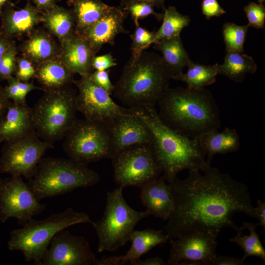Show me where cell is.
I'll return each instance as SVG.
<instances>
[{"mask_svg":"<svg viewBox=\"0 0 265 265\" xmlns=\"http://www.w3.org/2000/svg\"><path fill=\"white\" fill-rule=\"evenodd\" d=\"M63 148L69 157L87 165L115 155L108 126L102 122L76 119L64 137Z\"/></svg>","mask_w":265,"mask_h":265,"instance_id":"obj_9","label":"cell"},{"mask_svg":"<svg viewBox=\"0 0 265 265\" xmlns=\"http://www.w3.org/2000/svg\"><path fill=\"white\" fill-rule=\"evenodd\" d=\"M129 108L150 128L153 135L151 145L167 182H172L183 170L201 171L210 165L197 140L185 136L164 124L155 107Z\"/></svg>","mask_w":265,"mask_h":265,"instance_id":"obj_3","label":"cell"},{"mask_svg":"<svg viewBox=\"0 0 265 265\" xmlns=\"http://www.w3.org/2000/svg\"><path fill=\"white\" fill-rule=\"evenodd\" d=\"M42 23L48 32L61 42L75 33L76 24L70 10L57 4L42 12Z\"/></svg>","mask_w":265,"mask_h":265,"instance_id":"obj_28","label":"cell"},{"mask_svg":"<svg viewBox=\"0 0 265 265\" xmlns=\"http://www.w3.org/2000/svg\"><path fill=\"white\" fill-rule=\"evenodd\" d=\"M75 21V32L81 34L103 16L111 8L102 0H68Z\"/></svg>","mask_w":265,"mask_h":265,"instance_id":"obj_25","label":"cell"},{"mask_svg":"<svg viewBox=\"0 0 265 265\" xmlns=\"http://www.w3.org/2000/svg\"><path fill=\"white\" fill-rule=\"evenodd\" d=\"M60 43L58 57L72 74L85 77L93 72L92 63L96 53L80 35L75 32Z\"/></svg>","mask_w":265,"mask_h":265,"instance_id":"obj_20","label":"cell"},{"mask_svg":"<svg viewBox=\"0 0 265 265\" xmlns=\"http://www.w3.org/2000/svg\"><path fill=\"white\" fill-rule=\"evenodd\" d=\"M32 108L11 101L0 117V141L9 142L35 133Z\"/></svg>","mask_w":265,"mask_h":265,"instance_id":"obj_19","label":"cell"},{"mask_svg":"<svg viewBox=\"0 0 265 265\" xmlns=\"http://www.w3.org/2000/svg\"><path fill=\"white\" fill-rule=\"evenodd\" d=\"M108 128L111 135L115 155L132 146L152 143L153 135L150 128L129 108L126 113L115 119Z\"/></svg>","mask_w":265,"mask_h":265,"instance_id":"obj_16","label":"cell"},{"mask_svg":"<svg viewBox=\"0 0 265 265\" xmlns=\"http://www.w3.org/2000/svg\"><path fill=\"white\" fill-rule=\"evenodd\" d=\"M34 5L42 12L47 11L56 5L57 0H30Z\"/></svg>","mask_w":265,"mask_h":265,"instance_id":"obj_46","label":"cell"},{"mask_svg":"<svg viewBox=\"0 0 265 265\" xmlns=\"http://www.w3.org/2000/svg\"><path fill=\"white\" fill-rule=\"evenodd\" d=\"M1 35V33H0V36Z\"/></svg>","mask_w":265,"mask_h":265,"instance_id":"obj_51","label":"cell"},{"mask_svg":"<svg viewBox=\"0 0 265 265\" xmlns=\"http://www.w3.org/2000/svg\"><path fill=\"white\" fill-rule=\"evenodd\" d=\"M130 265H164L165 263L163 260L159 257H155L148 258L145 260H140V259Z\"/></svg>","mask_w":265,"mask_h":265,"instance_id":"obj_47","label":"cell"},{"mask_svg":"<svg viewBox=\"0 0 265 265\" xmlns=\"http://www.w3.org/2000/svg\"><path fill=\"white\" fill-rule=\"evenodd\" d=\"M157 104L161 121L188 138L195 139L221 126L215 100L212 93L205 88H167Z\"/></svg>","mask_w":265,"mask_h":265,"instance_id":"obj_2","label":"cell"},{"mask_svg":"<svg viewBox=\"0 0 265 265\" xmlns=\"http://www.w3.org/2000/svg\"><path fill=\"white\" fill-rule=\"evenodd\" d=\"M39 201L22 176H11L0 179L1 222L13 217L23 225L46 209V205Z\"/></svg>","mask_w":265,"mask_h":265,"instance_id":"obj_12","label":"cell"},{"mask_svg":"<svg viewBox=\"0 0 265 265\" xmlns=\"http://www.w3.org/2000/svg\"><path fill=\"white\" fill-rule=\"evenodd\" d=\"M28 35L20 49L23 56L35 66L58 57L60 46L57 45L49 32L43 29H35Z\"/></svg>","mask_w":265,"mask_h":265,"instance_id":"obj_23","label":"cell"},{"mask_svg":"<svg viewBox=\"0 0 265 265\" xmlns=\"http://www.w3.org/2000/svg\"><path fill=\"white\" fill-rule=\"evenodd\" d=\"M115 60L110 53L95 56L92 61L93 70H106L117 65Z\"/></svg>","mask_w":265,"mask_h":265,"instance_id":"obj_42","label":"cell"},{"mask_svg":"<svg viewBox=\"0 0 265 265\" xmlns=\"http://www.w3.org/2000/svg\"><path fill=\"white\" fill-rule=\"evenodd\" d=\"M109 70H95L90 75L91 79L98 85L105 89L109 95H111L114 89L109 78Z\"/></svg>","mask_w":265,"mask_h":265,"instance_id":"obj_40","label":"cell"},{"mask_svg":"<svg viewBox=\"0 0 265 265\" xmlns=\"http://www.w3.org/2000/svg\"><path fill=\"white\" fill-rule=\"evenodd\" d=\"M201 171L189 170L186 179L176 177L169 183L174 207L164 227L169 240L194 232L217 238L225 227L243 231L234 222V215L241 212L254 217V207L244 184L211 165Z\"/></svg>","mask_w":265,"mask_h":265,"instance_id":"obj_1","label":"cell"},{"mask_svg":"<svg viewBox=\"0 0 265 265\" xmlns=\"http://www.w3.org/2000/svg\"><path fill=\"white\" fill-rule=\"evenodd\" d=\"M1 143V142L0 141V143Z\"/></svg>","mask_w":265,"mask_h":265,"instance_id":"obj_53","label":"cell"},{"mask_svg":"<svg viewBox=\"0 0 265 265\" xmlns=\"http://www.w3.org/2000/svg\"><path fill=\"white\" fill-rule=\"evenodd\" d=\"M73 83L78 88V111L85 119L105 124L107 126L117 117L126 113L128 108L116 104L105 89L96 84L89 76L81 77Z\"/></svg>","mask_w":265,"mask_h":265,"instance_id":"obj_13","label":"cell"},{"mask_svg":"<svg viewBox=\"0 0 265 265\" xmlns=\"http://www.w3.org/2000/svg\"><path fill=\"white\" fill-rule=\"evenodd\" d=\"M8 3L11 2H9V0H0V16L1 14L4 6Z\"/></svg>","mask_w":265,"mask_h":265,"instance_id":"obj_49","label":"cell"},{"mask_svg":"<svg viewBox=\"0 0 265 265\" xmlns=\"http://www.w3.org/2000/svg\"><path fill=\"white\" fill-rule=\"evenodd\" d=\"M119 186L106 194V205L102 218L91 223L98 239V252H113L130 241L135 226L150 215L146 210L139 212L131 208Z\"/></svg>","mask_w":265,"mask_h":265,"instance_id":"obj_8","label":"cell"},{"mask_svg":"<svg viewBox=\"0 0 265 265\" xmlns=\"http://www.w3.org/2000/svg\"><path fill=\"white\" fill-rule=\"evenodd\" d=\"M153 48L161 52V57L173 80L183 73L190 60L180 36L159 40L154 44Z\"/></svg>","mask_w":265,"mask_h":265,"instance_id":"obj_27","label":"cell"},{"mask_svg":"<svg viewBox=\"0 0 265 265\" xmlns=\"http://www.w3.org/2000/svg\"><path fill=\"white\" fill-rule=\"evenodd\" d=\"M18 48L15 42L0 58V80H7L14 75L17 68Z\"/></svg>","mask_w":265,"mask_h":265,"instance_id":"obj_37","label":"cell"},{"mask_svg":"<svg viewBox=\"0 0 265 265\" xmlns=\"http://www.w3.org/2000/svg\"><path fill=\"white\" fill-rule=\"evenodd\" d=\"M123 9L131 15L136 26H139V19L144 18L150 15L155 16L158 21L162 20L163 17V14L156 12L154 6L147 2H133Z\"/></svg>","mask_w":265,"mask_h":265,"instance_id":"obj_36","label":"cell"},{"mask_svg":"<svg viewBox=\"0 0 265 265\" xmlns=\"http://www.w3.org/2000/svg\"><path fill=\"white\" fill-rule=\"evenodd\" d=\"M245 259L231 256H216L212 265H243Z\"/></svg>","mask_w":265,"mask_h":265,"instance_id":"obj_43","label":"cell"},{"mask_svg":"<svg viewBox=\"0 0 265 265\" xmlns=\"http://www.w3.org/2000/svg\"><path fill=\"white\" fill-rule=\"evenodd\" d=\"M169 240L162 230L146 228L142 230H133L130 241L132 245L128 252L123 255L104 257L97 260L95 265H123L139 260L155 246L165 243Z\"/></svg>","mask_w":265,"mask_h":265,"instance_id":"obj_21","label":"cell"},{"mask_svg":"<svg viewBox=\"0 0 265 265\" xmlns=\"http://www.w3.org/2000/svg\"><path fill=\"white\" fill-rule=\"evenodd\" d=\"M8 84L4 87L6 97L9 100L19 103L26 104L27 95L35 89H43L36 86L32 82H24L13 76L7 80Z\"/></svg>","mask_w":265,"mask_h":265,"instance_id":"obj_34","label":"cell"},{"mask_svg":"<svg viewBox=\"0 0 265 265\" xmlns=\"http://www.w3.org/2000/svg\"><path fill=\"white\" fill-rule=\"evenodd\" d=\"M135 2H147L152 5L154 7L160 8L163 10H164L165 9L164 6L165 0H121L119 6L122 8H123L129 4Z\"/></svg>","mask_w":265,"mask_h":265,"instance_id":"obj_45","label":"cell"},{"mask_svg":"<svg viewBox=\"0 0 265 265\" xmlns=\"http://www.w3.org/2000/svg\"><path fill=\"white\" fill-rule=\"evenodd\" d=\"M100 179L87 165L72 159L48 157L41 159L27 184L40 200L94 186Z\"/></svg>","mask_w":265,"mask_h":265,"instance_id":"obj_5","label":"cell"},{"mask_svg":"<svg viewBox=\"0 0 265 265\" xmlns=\"http://www.w3.org/2000/svg\"><path fill=\"white\" fill-rule=\"evenodd\" d=\"M128 15L119 6H111L104 16L80 35L97 53L104 45H113L118 34L128 32L124 27Z\"/></svg>","mask_w":265,"mask_h":265,"instance_id":"obj_18","label":"cell"},{"mask_svg":"<svg viewBox=\"0 0 265 265\" xmlns=\"http://www.w3.org/2000/svg\"><path fill=\"white\" fill-rule=\"evenodd\" d=\"M42 12L30 0L22 8H14L12 3L6 4L0 16L1 35L13 39L29 35L41 22Z\"/></svg>","mask_w":265,"mask_h":265,"instance_id":"obj_17","label":"cell"},{"mask_svg":"<svg viewBox=\"0 0 265 265\" xmlns=\"http://www.w3.org/2000/svg\"><path fill=\"white\" fill-rule=\"evenodd\" d=\"M89 215L68 208L64 211L54 213L46 219L31 218L20 229L10 232L8 249L18 250L24 255L26 262L40 265L54 236L60 231L79 223H91Z\"/></svg>","mask_w":265,"mask_h":265,"instance_id":"obj_6","label":"cell"},{"mask_svg":"<svg viewBox=\"0 0 265 265\" xmlns=\"http://www.w3.org/2000/svg\"><path fill=\"white\" fill-rule=\"evenodd\" d=\"M257 206L254 208V217L259 221L257 226L261 225L265 229V202L260 199L257 201Z\"/></svg>","mask_w":265,"mask_h":265,"instance_id":"obj_44","label":"cell"},{"mask_svg":"<svg viewBox=\"0 0 265 265\" xmlns=\"http://www.w3.org/2000/svg\"><path fill=\"white\" fill-rule=\"evenodd\" d=\"M34 78L43 86L44 91L56 89L73 82V74L59 57L35 66Z\"/></svg>","mask_w":265,"mask_h":265,"instance_id":"obj_26","label":"cell"},{"mask_svg":"<svg viewBox=\"0 0 265 265\" xmlns=\"http://www.w3.org/2000/svg\"><path fill=\"white\" fill-rule=\"evenodd\" d=\"M97 260L83 237L63 229L52 238L40 265H95Z\"/></svg>","mask_w":265,"mask_h":265,"instance_id":"obj_14","label":"cell"},{"mask_svg":"<svg viewBox=\"0 0 265 265\" xmlns=\"http://www.w3.org/2000/svg\"><path fill=\"white\" fill-rule=\"evenodd\" d=\"M163 176L152 181L141 187L140 198L146 210L155 217L168 220L174 207L170 184Z\"/></svg>","mask_w":265,"mask_h":265,"instance_id":"obj_22","label":"cell"},{"mask_svg":"<svg viewBox=\"0 0 265 265\" xmlns=\"http://www.w3.org/2000/svg\"><path fill=\"white\" fill-rule=\"evenodd\" d=\"M130 37L132 39V55L130 60L132 61L137 59L144 50L156 42V32L150 31L140 26H136Z\"/></svg>","mask_w":265,"mask_h":265,"instance_id":"obj_35","label":"cell"},{"mask_svg":"<svg viewBox=\"0 0 265 265\" xmlns=\"http://www.w3.org/2000/svg\"><path fill=\"white\" fill-rule=\"evenodd\" d=\"M111 159L114 180L123 188L131 186L141 188L162 173L151 145L131 146Z\"/></svg>","mask_w":265,"mask_h":265,"instance_id":"obj_10","label":"cell"},{"mask_svg":"<svg viewBox=\"0 0 265 265\" xmlns=\"http://www.w3.org/2000/svg\"><path fill=\"white\" fill-rule=\"evenodd\" d=\"M172 77L161 56L143 52L124 65L113 93L128 108L155 107Z\"/></svg>","mask_w":265,"mask_h":265,"instance_id":"obj_4","label":"cell"},{"mask_svg":"<svg viewBox=\"0 0 265 265\" xmlns=\"http://www.w3.org/2000/svg\"><path fill=\"white\" fill-rule=\"evenodd\" d=\"M218 64L205 65L189 60L186 73H182L174 80H180L186 85V87L201 89L213 84L218 75Z\"/></svg>","mask_w":265,"mask_h":265,"instance_id":"obj_30","label":"cell"},{"mask_svg":"<svg viewBox=\"0 0 265 265\" xmlns=\"http://www.w3.org/2000/svg\"><path fill=\"white\" fill-rule=\"evenodd\" d=\"M0 36H1V35L0 36Z\"/></svg>","mask_w":265,"mask_h":265,"instance_id":"obj_52","label":"cell"},{"mask_svg":"<svg viewBox=\"0 0 265 265\" xmlns=\"http://www.w3.org/2000/svg\"><path fill=\"white\" fill-rule=\"evenodd\" d=\"M68 85L44 91L32 108L36 134L52 144L64 138L77 119V93Z\"/></svg>","mask_w":265,"mask_h":265,"instance_id":"obj_7","label":"cell"},{"mask_svg":"<svg viewBox=\"0 0 265 265\" xmlns=\"http://www.w3.org/2000/svg\"><path fill=\"white\" fill-rule=\"evenodd\" d=\"M164 11L162 24L156 32V42L162 39L180 36L182 30L188 26L190 22L188 16L179 12L175 6H169Z\"/></svg>","mask_w":265,"mask_h":265,"instance_id":"obj_31","label":"cell"},{"mask_svg":"<svg viewBox=\"0 0 265 265\" xmlns=\"http://www.w3.org/2000/svg\"><path fill=\"white\" fill-rule=\"evenodd\" d=\"M195 139L205 153L207 162L210 165L214 155L236 152L240 146L236 129L229 127H226L221 132L218 130L210 131Z\"/></svg>","mask_w":265,"mask_h":265,"instance_id":"obj_24","label":"cell"},{"mask_svg":"<svg viewBox=\"0 0 265 265\" xmlns=\"http://www.w3.org/2000/svg\"><path fill=\"white\" fill-rule=\"evenodd\" d=\"M257 224L252 222H243L241 228L244 230L247 229L249 235H244L242 231L237 232V235L230 238L231 242L237 243L244 251L243 258L250 256L260 258L265 263V250L256 231Z\"/></svg>","mask_w":265,"mask_h":265,"instance_id":"obj_32","label":"cell"},{"mask_svg":"<svg viewBox=\"0 0 265 265\" xmlns=\"http://www.w3.org/2000/svg\"><path fill=\"white\" fill-rule=\"evenodd\" d=\"M248 21V26L258 29L263 28L265 23V7L263 4L253 1L243 8Z\"/></svg>","mask_w":265,"mask_h":265,"instance_id":"obj_38","label":"cell"},{"mask_svg":"<svg viewBox=\"0 0 265 265\" xmlns=\"http://www.w3.org/2000/svg\"><path fill=\"white\" fill-rule=\"evenodd\" d=\"M216 239L205 233L194 232L170 239L168 264L212 265L217 256Z\"/></svg>","mask_w":265,"mask_h":265,"instance_id":"obj_15","label":"cell"},{"mask_svg":"<svg viewBox=\"0 0 265 265\" xmlns=\"http://www.w3.org/2000/svg\"><path fill=\"white\" fill-rule=\"evenodd\" d=\"M249 26H239L226 23L223 26L222 34L227 52L243 53V45Z\"/></svg>","mask_w":265,"mask_h":265,"instance_id":"obj_33","label":"cell"},{"mask_svg":"<svg viewBox=\"0 0 265 265\" xmlns=\"http://www.w3.org/2000/svg\"><path fill=\"white\" fill-rule=\"evenodd\" d=\"M201 9L202 14L207 19L212 17H219L226 13L217 0H202Z\"/></svg>","mask_w":265,"mask_h":265,"instance_id":"obj_41","label":"cell"},{"mask_svg":"<svg viewBox=\"0 0 265 265\" xmlns=\"http://www.w3.org/2000/svg\"><path fill=\"white\" fill-rule=\"evenodd\" d=\"M35 74V66L27 58L24 57H17V68L15 77L24 82H28Z\"/></svg>","mask_w":265,"mask_h":265,"instance_id":"obj_39","label":"cell"},{"mask_svg":"<svg viewBox=\"0 0 265 265\" xmlns=\"http://www.w3.org/2000/svg\"><path fill=\"white\" fill-rule=\"evenodd\" d=\"M10 102L5 95L4 87L0 85V117L5 112Z\"/></svg>","mask_w":265,"mask_h":265,"instance_id":"obj_48","label":"cell"},{"mask_svg":"<svg viewBox=\"0 0 265 265\" xmlns=\"http://www.w3.org/2000/svg\"><path fill=\"white\" fill-rule=\"evenodd\" d=\"M257 66L251 56L238 52H227L224 62L218 64V75L237 82H242L247 74H254Z\"/></svg>","mask_w":265,"mask_h":265,"instance_id":"obj_29","label":"cell"},{"mask_svg":"<svg viewBox=\"0 0 265 265\" xmlns=\"http://www.w3.org/2000/svg\"><path fill=\"white\" fill-rule=\"evenodd\" d=\"M265 1V0H259L258 3L263 4V2Z\"/></svg>","mask_w":265,"mask_h":265,"instance_id":"obj_50","label":"cell"},{"mask_svg":"<svg viewBox=\"0 0 265 265\" xmlns=\"http://www.w3.org/2000/svg\"><path fill=\"white\" fill-rule=\"evenodd\" d=\"M53 147L36 132L4 142L0 158V171L29 180L46 152Z\"/></svg>","mask_w":265,"mask_h":265,"instance_id":"obj_11","label":"cell"}]
</instances>
